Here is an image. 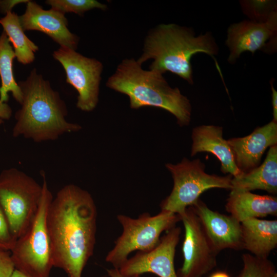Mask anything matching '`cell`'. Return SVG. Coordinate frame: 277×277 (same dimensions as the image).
Segmentation results:
<instances>
[{
	"instance_id": "1f68e13d",
	"label": "cell",
	"mask_w": 277,
	"mask_h": 277,
	"mask_svg": "<svg viewBox=\"0 0 277 277\" xmlns=\"http://www.w3.org/2000/svg\"><path fill=\"white\" fill-rule=\"evenodd\" d=\"M11 277H30L15 269Z\"/></svg>"
},
{
	"instance_id": "e0dca14e",
	"label": "cell",
	"mask_w": 277,
	"mask_h": 277,
	"mask_svg": "<svg viewBox=\"0 0 277 277\" xmlns=\"http://www.w3.org/2000/svg\"><path fill=\"white\" fill-rule=\"evenodd\" d=\"M242 249L259 258H267L277 246V221L258 218L241 223Z\"/></svg>"
},
{
	"instance_id": "d4e9b609",
	"label": "cell",
	"mask_w": 277,
	"mask_h": 277,
	"mask_svg": "<svg viewBox=\"0 0 277 277\" xmlns=\"http://www.w3.org/2000/svg\"><path fill=\"white\" fill-rule=\"evenodd\" d=\"M16 241V239L10 231L7 221L0 205V250L11 251Z\"/></svg>"
},
{
	"instance_id": "ac0fdd59",
	"label": "cell",
	"mask_w": 277,
	"mask_h": 277,
	"mask_svg": "<svg viewBox=\"0 0 277 277\" xmlns=\"http://www.w3.org/2000/svg\"><path fill=\"white\" fill-rule=\"evenodd\" d=\"M225 208L239 222L277 214V198L250 191H231Z\"/></svg>"
},
{
	"instance_id": "5bb4252c",
	"label": "cell",
	"mask_w": 277,
	"mask_h": 277,
	"mask_svg": "<svg viewBox=\"0 0 277 277\" xmlns=\"http://www.w3.org/2000/svg\"><path fill=\"white\" fill-rule=\"evenodd\" d=\"M24 31L35 30L50 36L61 47L76 50L79 38L68 29L65 14L51 8L45 10L35 2L27 3L25 13L19 16Z\"/></svg>"
},
{
	"instance_id": "484cf974",
	"label": "cell",
	"mask_w": 277,
	"mask_h": 277,
	"mask_svg": "<svg viewBox=\"0 0 277 277\" xmlns=\"http://www.w3.org/2000/svg\"><path fill=\"white\" fill-rule=\"evenodd\" d=\"M14 270L11 254L7 251L0 250V277H11Z\"/></svg>"
},
{
	"instance_id": "7c38bea8",
	"label": "cell",
	"mask_w": 277,
	"mask_h": 277,
	"mask_svg": "<svg viewBox=\"0 0 277 277\" xmlns=\"http://www.w3.org/2000/svg\"><path fill=\"white\" fill-rule=\"evenodd\" d=\"M181 231V228L176 226L167 231L154 249L148 252L137 251L120 267V272L127 276L151 273L159 277H179L174 260Z\"/></svg>"
},
{
	"instance_id": "d6986e66",
	"label": "cell",
	"mask_w": 277,
	"mask_h": 277,
	"mask_svg": "<svg viewBox=\"0 0 277 277\" xmlns=\"http://www.w3.org/2000/svg\"><path fill=\"white\" fill-rule=\"evenodd\" d=\"M230 191H251L263 190L277 192V145L269 148L263 163L257 167L233 177Z\"/></svg>"
},
{
	"instance_id": "4fadbf2b",
	"label": "cell",
	"mask_w": 277,
	"mask_h": 277,
	"mask_svg": "<svg viewBox=\"0 0 277 277\" xmlns=\"http://www.w3.org/2000/svg\"><path fill=\"white\" fill-rule=\"evenodd\" d=\"M213 248L242 249L241 223L231 215L210 209L200 199L191 206Z\"/></svg>"
},
{
	"instance_id": "83f0119b",
	"label": "cell",
	"mask_w": 277,
	"mask_h": 277,
	"mask_svg": "<svg viewBox=\"0 0 277 277\" xmlns=\"http://www.w3.org/2000/svg\"><path fill=\"white\" fill-rule=\"evenodd\" d=\"M11 115L12 110L7 103L0 104V126L4 120L10 118Z\"/></svg>"
},
{
	"instance_id": "4316f807",
	"label": "cell",
	"mask_w": 277,
	"mask_h": 277,
	"mask_svg": "<svg viewBox=\"0 0 277 277\" xmlns=\"http://www.w3.org/2000/svg\"><path fill=\"white\" fill-rule=\"evenodd\" d=\"M28 0L0 1V11L4 13L11 11L12 9L19 3H27Z\"/></svg>"
},
{
	"instance_id": "ffe728a7",
	"label": "cell",
	"mask_w": 277,
	"mask_h": 277,
	"mask_svg": "<svg viewBox=\"0 0 277 277\" xmlns=\"http://www.w3.org/2000/svg\"><path fill=\"white\" fill-rule=\"evenodd\" d=\"M0 24L13 45L17 61L24 65L33 62L38 47L25 35L19 16L11 11H8L0 18Z\"/></svg>"
},
{
	"instance_id": "8fae6325",
	"label": "cell",
	"mask_w": 277,
	"mask_h": 277,
	"mask_svg": "<svg viewBox=\"0 0 277 277\" xmlns=\"http://www.w3.org/2000/svg\"><path fill=\"white\" fill-rule=\"evenodd\" d=\"M225 44L229 50L228 61L234 64L244 52L256 51L272 54L277 49V12L266 22L245 20L231 25Z\"/></svg>"
},
{
	"instance_id": "f546056e",
	"label": "cell",
	"mask_w": 277,
	"mask_h": 277,
	"mask_svg": "<svg viewBox=\"0 0 277 277\" xmlns=\"http://www.w3.org/2000/svg\"><path fill=\"white\" fill-rule=\"evenodd\" d=\"M109 277H141V275L127 276L123 274L119 269L113 268L107 270Z\"/></svg>"
},
{
	"instance_id": "277c9868",
	"label": "cell",
	"mask_w": 277,
	"mask_h": 277,
	"mask_svg": "<svg viewBox=\"0 0 277 277\" xmlns=\"http://www.w3.org/2000/svg\"><path fill=\"white\" fill-rule=\"evenodd\" d=\"M106 86L127 95L132 109L160 108L173 114L180 126L190 124L192 107L189 100L178 88L171 87L163 74L144 70L133 58L123 60L108 79Z\"/></svg>"
},
{
	"instance_id": "3957f363",
	"label": "cell",
	"mask_w": 277,
	"mask_h": 277,
	"mask_svg": "<svg viewBox=\"0 0 277 277\" xmlns=\"http://www.w3.org/2000/svg\"><path fill=\"white\" fill-rule=\"evenodd\" d=\"M218 52V46L209 32L195 36L191 28L175 24H161L146 36L143 52L136 61L142 65L152 59L149 70L163 74L169 71L192 85V56L197 53H204L211 56L221 75L214 57Z\"/></svg>"
},
{
	"instance_id": "9c48e42d",
	"label": "cell",
	"mask_w": 277,
	"mask_h": 277,
	"mask_svg": "<svg viewBox=\"0 0 277 277\" xmlns=\"http://www.w3.org/2000/svg\"><path fill=\"white\" fill-rule=\"evenodd\" d=\"M63 66L66 82L77 91L76 107L83 111H91L98 102L103 64L99 61L86 57L75 50L60 47L53 53Z\"/></svg>"
},
{
	"instance_id": "603a6c76",
	"label": "cell",
	"mask_w": 277,
	"mask_h": 277,
	"mask_svg": "<svg viewBox=\"0 0 277 277\" xmlns=\"http://www.w3.org/2000/svg\"><path fill=\"white\" fill-rule=\"evenodd\" d=\"M240 3L243 13L254 22H266L277 12L276 1L245 0Z\"/></svg>"
},
{
	"instance_id": "2e32d148",
	"label": "cell",
	"mask_w": 277,
	"mask_h": 277,
	"mask_svg": "<svg viewBox=\"0 0 277 277\" xmlns=\"http://www.w3.org/2000/svg\"><path fill=\"white\" fill-rule=\"evenodd\" d=\"M223 131L222 127L215 125L194 127L191 135V156L202 152L211 153L220 161L223 173L236 177L242 172L237 167L232 149L223 136Z\"/></svg>"
},
{
	"instance_id": "44dd1931",
	"label": "cell",
	"mask_w": 277,
	"mask_h": 277,
	"mask_svg": "<svg viewBox=\"0 0 277 277\" xmlns=\"http://www.w3.org/2000/svg\"><path fill=\"white\" fill-rule=\"evenodd\" d=\"M15 55L8 38L3 31L0 35V104L7 103L8 93H12L13 97L18 103H22L23 93L14 78L12 63Z\"/></svg>"
},
{
	"instance_id": "8992f818",
	"label": "cell",
	"mask_w": 277,
	"mask_h": 277,
	"mask_svg": "<svg viewBox=\"0 0 277 277\" xmlns=\"http://www.w3.org/2000/svg\"><path fill=\"white\" fill-rule=\"evenodd\" d=\"M42 185L15 168L0 173V205L12 235L17 240L28 230L37 213Z\"/></svg>"
},
{
	"instance_id": "30bf717a",
	"label": "cell",
	"mask_w": 277,
	"mask_h": 277,
	"mask_svg": "<svg viewBox=\"0 0 277 277\" xmlns=\"http://www.w3.org/2000/svg\"><path fill=\"white\" fill-rule=\"evenodd\" d=\"M185 229L182 245L183 263L179 277H202L216 266L218 252L209 242L191 207L180 215Z\"/></svg>"
},
{
	"instance_id": "cb8c5ba5",
	"label": "cell",
	"mask_w": 277,
	"mask_h": 277,
	"mask_svg": "<svg viewBox=\"0 0 277 277\" xmlns=\"http://www.w3.org/2000/svg\"><path fill=\"white\" fill-rule=\"evenodd\" d=\"M45 3L51 8L65 14L73 12L83 15L85 12L98 8L105 10L107 6L95 0H47Z\"/></svg>"
},
{
	"instance_id": "ba28073f",
	"label": "cell",
	"mask_w": 277,
	"mask_h": 277,
	"mask_svg": "<svg viewBox=\"0 0 277 277\" xmlns=\"http://www.w3.org/2000/svg\"><path fill=\"white\" fill-rule=\"evenodd\" d=\"M173 186L170 194L160 204L161 210L178 215L193 205L205 191L212 188L231 190L232 176L210 174L205 171V165L200 160L184 158L176 164L167 163Z\"/></svg>"
},
{
	"instance_id": "7402d4cb",
	"label": "cell",
	"mask_w": 277,
	"mask_h": 277,
	"mask_svg": "<svg viewBox=\"0 0 277 277\" xmlns=\"http://www.w3.org/2000/svg\"><path fill=\"white\" fill-rule=\"evenodd\" d=\"M243 266L238 277H277L274 264L268 258L251 254L242 255Z\"/></svg>"
},
{
	"instance_id": "f1b7e54d",
	"label": "cell",
	"mask_w": 277,
	"mask_h": 277,
	"mask_svg": "<svg viewBox=\"0 0 277 277\" xmlns=\"http://www.w3.org/2000/svg\"><path fill=\"white\" fill-rule=\"evenodd\" d=\"M272 91V105L273 108V121L277 122V92L273 86L272 82H270Z\"/></svg>"
},
{
	"instance_id": "6da1fadb",
	"label": "cell",
	"mask_w": 277,
	"mask_h": 277,
	"mask_svg": "<svg viewBox=\"0 0 277 277\" xmlns=\"http://www.w3.org/2000/svg\"><path fill=\"white\" fill-rule=\"evenodd\" d=\"M97 210L91 194L74 184L62 187L47 213L53 267L68 277H82L93 254Z\"/></svg>"
},
{
	"instance_id": "52a82bcc",
	"label": "cell",
	"mask_w": 277,
	"mask_h": 277,
	"mask_svg": "<svg viewBox=\"0 0 277 277\" xmlns=\"http://www.w3.org/2000/svg\"><path fill=\"white\" fill-rule=\"evenodd\" d=\"M123 231L107 253L105 260L113 268L119 269L134 251L148 252L159 243L161 235L181 221L179 215L161 210L155 215L145 212L133 219L124 214L116 217Z\"/></svg>"
},
{
	"instance_id": "7a4b0ae2",
	"label": "cell",
	"mask_w": 277,
	"mask_h": 277,
	"mask_svg": "<svg viewBox=\"0 0 277 277\" xmlns=\"http://www.w3.org/2000/svg\"><path fill=\"white\" fill-rule=\"evenodd\" d=\"M18 85L23 100L15 115L13 137L23 136L41 143L56 140L65 133L82 129L79 124L66 120L68 111L64 101L35 68Z\"/></svg>"
},
{
	"instance_id": "9a60e30c",
	"label": "cell",
	"mask_w": 277,
	"mask_h": 277,
	"mask_svg": "<svg viewBox=\"0 0 277 277\" xmlns=\"http://www.w3.org/2000/svg\"><path fill=\"white\" fill-rule=\"evenodd\" d=\"M227 142L237 167L242 172H248L260 165L267 148L277 145V122L272 120L246 136L231 138Z\"/></svg>"
},
{
	"instance_id": "5b68a950",
	"label": "cell",
	"mask_w": 277,
	"mask_h": 277,
	"mask_svg": "<svg viewBox=\"0 0 277 277\" xmlns=\"http://www.w3.org/2000/svg\"><path fill=\"white\" fill-rule=\"evenodd\" d=\"M41 175L43 192L37 213L28 230L16 240L10 254L15 269L30 277H49L53 267L46 224L53 196L43 171Z\"/></svg>"
},
{
	"instance_id": "4dcf8cb0",
	"label": "cell",
	"mask_w": 277,
	"mask_h": 277,
	"mask_svg": "<svg viewBox=\"0 0 277 277\" xmlns=\"http://www.w3.org/2000/svg\"><path fill=\"white\" fill-rule=\"evenodd\" d=\"M209 277H230L226 272L218 271L213 273Z\"/></svg>"
}]
</instances>
